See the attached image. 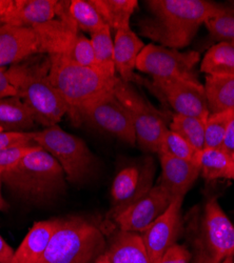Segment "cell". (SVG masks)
Wrapping results in <instances>:
<instances>
[{
	"label": "cell",
	"mask_w": 234,
	"mask_h": 263,
	"mask_svg": "<svg viewBox=\"0 0 234 263\" xmlns=\"http://www.w3.org/2000/svg\"><path fill=\"white\" fill-rule=\"evenodd\" d=\"M146 4L151 17L141 20L140 33L174 50L189 46L199 28L223 10L222 4L207 0H149Z\"/></svg>",
	"instance_id": "cell-1"
},
{
	"label": "cell",
	"mask_w": 234,
	"mask_h": 263,
	"mask_svg": "<svg viewBox=\"0 0 234 263\" xmlns=\"http://www.w3.org/2000/svg\"><path fill=\"white\" fill-rule=\"evenodd\" d=\"M8 77L34 114L36 123L49 127L58 124L69 108L50 78L49 56L29 59L8 68Z\"/></svg>",
	"instance_id": "cell-2"
},
{
	"label": "cell",
	"mask_w": 234,
	"mask_h": 263,
	"mask_svg": "<svg viewBox=\"0 0 234 263\" xmlns=\"http://www.w3.org/2000/svg\"><path fill=\"white\" fill-rule=\"evenodd\" d=\"M50 59V78L68 105V115L76 123L77 113L86 104L114 92L117 79L70 62L63 56Z\"/></svg>",
	"instance_id": "cell-3"
},
{
	"label": "cell",
	"mask_w": 234,
	"mask_h": 263,
	"mask_svg": "<svg viewBox=\"0 0 234 263\" xmlns=\"http://www.w3.org/2000/svg\"><path fill=\"white\" fill-rule=\"evenodd\" d=\"M65 172L42 148L33 151L14 167L3 173V181L16 195L28 200L49 199L65 189Z\"/></svg>",
	"instance_id": "cell-4"
},
{
	"label": "cell",
	"mask_w": 234,
	"mask_h": 263,
	"mask_svg": "<svg viewBox=\"0 0 234 263\" xmlns=\"http://www.w3.org/2000/svg\"><path fill=\"white\" fill-rule=\"evenodd\" d=\"M102 231L82 217L60 219V223L38 263H94L105 252Z\"/></svg>",
	"instance_id": "cell-5"
},
{
	"label": "cell",
	"mask_w": 234,
	"mask_h": 263,
	"mask_svg": "<svg viewBox=\"0 0 234 263\" xmlns=\"http://www.w3.org/2000/svg\"><path fill=\"white\" fill-rule=\"evenodd\" d=\"M33 141L58 161L70 182L83 181L92 173L94 157L86 142L58 124L34 130Z\"/></svg>",
	"instance_id": "cell-6"
},
{
	"label": "cell",
	"mask_w": 234,
	"mask_h": 263,
	"mask_svg": "<svg viewBox=\"0 0 234 263\" xmlns=\"http://www.w3.org/2000/svg\"><path fill=\"white\" fill-rule=\"evenodd\" d=\"M234 256V226L217 198L204 208L194 242L193 263H222Z\"/></svg>",
	"instance_id": "cell-7"
},
{
	"label": "cell",
	"mask_w": 234,
	"mask_h": 263,
	"mask_svg": "<svg viewBox=\"0 0 234 263\" xmlns=\"http://www.w3.org/2000/svg\"><path fill=\"white\" fill-rule=\"evenodd\" d=\"M114 95L131 116L139 146L147 152L157 153L161 138L168 129L166 114L149 102L131 83L118 77Z\"/></svg>",
	"instance_id": "cell-8"
},
{
	"label": "cell",
	"mask_w": 234,
	"mask_h": 263,
	"mask_svg": "<svg viewBox=\"0 0 234 263\" xmlns=\"http://www.w3.org/2000/svg\"><path fill=\"white\" fill-rule=\"evenodd\" d=\"M200 54L194 51L179 52L153 43L145 46L140 52L136 69L150 75L154 81L187 80L199 82L196 64Z\"/></svg>",
	"instance_id": "cell-9"
},
{
	"label": "cell",
	"mask_w": 234,
	"mask_h": 263,
	"mask_svg": "<svg viewBox=\"0 0 234 263\" xmlns=\"http://www.w3.org/2000/svg\"><path fill=\"white\" fill-rule=\"evenodd\" d=\"M79 121H86L130 145L136 143L131 116L116 98L114 92L82 106L77 113L76 123Z\"/></svg>",
	"instance_id": "cell-10"
},
{
	"label": "cell",
	"mask_w": 234,
	"mask_h": 263,
	"mask_svg": "<svg viewBox=\"0 0 234 263\" xmlns=\"http://www.w3.org/2000/svg\"><path fill=\"white\" fill-rule=\"evenodd\" d=\"M152 89L164 97L175 114L208 118L209 108L205 87L199 82L187 80H165L152 82Z\"/></svg>",
	"instance_id": "cell-11"
},
{
	"label": "cell",
	"mask_w": 234,
	"mask_h": 263,
	"mask_svg": "<svg viewBox=\"0 0 234 263\" xmlns=\"http://www.w3.org/2000/svg\"><path fill=\"white\" fill-rule=\"evenodd\" d=\"M37 54H47L44 36L38 27L0 24V68L11 67Z\"/></svg>",
	"instance_id": "cell-12"
},
{
	"label": "cell",
	"mask_w": 234,
	"mask_h": 263,
	"mask_svg": "<svg viewBox=\"0 0 234 263\" xmlns=\"http://www.w3.org/2000/svg\"><path fill=\"white\" fill-rule=\"evenodd\" d=\"M154 172L153 160L147 159L142 164L125 166L117 173L111 189L113 216L132 205L153 187Z\"/></svg>",
	"instance_id": "cell-13"
},
{
	"label": "cell",
	"mask_w": 234,
	"mask_h": 263,
	"mask_svg": "<svg viewBox=\"0 0 234 263\" xmlns=\"http://www.w3.org/2000/svg\"><path fill=\"white\" fill-rule=\"evenodd\" d=\"M172 198L160 183L114 216L119 231L142 234L168 209Z\"/></svg>",
	"instance_id": "cell-14"
},
{
	"label": "cell",
	"mask_w": 234,
	"mask_h": 263,
	"mask_svg": "<svg viewBox=\"0 0 234 263\" xmlns=\"http://www.w3.org/2000/svg\"><path fill=\"white\" fill-rule=\"evenodd\" d=\"M176 198L168 209L140 236L151 263H155L164 253L175 245L182 229V204Z\"/></svg>",
	"instance_id": "cell-15"
},
{
	"label": "cell",
	"mask_w": 234,
	"mask_h": 263,
	"mask_svg": "<svg viewBox=\"0 0 234 263\" xmlns=\"http://www.w3.org/2000/svg\"><path fill=\"white\" fill-rule=\"evenodd\" d=\"M161 165L160 184L168 192L172 200L184 199L201 175L197 163L177 159L167 155H159Z\"/></svg>",
	"instance_id": "cell-16"
},
{
	"label": "cell",
	"mask_w": 234,
	"mask_h": 263,
	"mask_svg": "<svg viewBox=\"0 0 234 263\" xmlns=\"http://www.w3.org/2000/svg\"><path fill=\"white\" fill-rule=\"evenodd\" d=\"M114 40V63L118 78L128 83H142V79L134 72L137 58L145 48L142 40L131 30L130 27L120 29L115 33Z\"/></svg>",
	"instance_id": "cell-17"
},
{
	"label": "cell",
	"mask_w": 234,
	"mask_h": 263,
	"mask_svg": "<svg viewBox=\"0 0 234 263\" xmlns=\"http://www.w3.org/2000/svg\"><path fill=\"white\" fill-rule=\"evenodd\" d=\"M57 5L58 0H13L0 24L26 28L45 25L55 19Z\"/></svg>",
	"instance_id": "cell-18"
},
{
	"label": "cell",
	"mask_w": 234,
	"mask_h": 263,
	"mask_svg": "<svg viewBox=\"0 0 234 263\" xmlns=\"http://www.w3.org/2000/svg\"><path fill=\"white\" fill-rule=\"evenodd\" d=\"M59 223L60 218L36 222L16 250L12 263H38Z\"/></svg>",
	"instance_id": "cell-19"
},
{
	"label": "cell",
	"mask_w": 234,
	"mask_h": 263,
	"mask_svg": "<svg viewBox=\"0 0 234 263\" xmlns=\"http://www.w3.org/2000/svg\"><path fill=\"white\" fill-rule=\"evenodd\" d=\"M110 263H151L137 233L119 231L105 250Z\"/></svg>",
	"instance_id": "cell-20"
},
{
	"label": "cell",
	"mask_w": 234,
	"mask_h": 263,
	"mask_svg": "<svg viewBox=\"0 0 234 263\" xmlns=\"http://www.w3.org/2000/svg\"><path fill=\"white\" fill-rule=\"evenodd\" d=\"M36 124L31 108L19 97L0 99V126L7 132H32Z\"/></svg>",
	"instance_id": "cell-21"
},
{
	"label": "cell",
	"mask_w": 234,
	"mask_h": 263,
	"mask_svg": "<svg viewBox=\"0 0 234 263\" xmlns=\"http://www.w3.org/2000/svg\"><path fill=\"white\" fill-rule=\"evenodd\" d=\"M204 87L210 114L234 111V76L206 75Z\"/></svg>",
	"instance_id": "cell-22"
},
{
	"label": "cell",
	"mask_w": 234,
	"mask_h": 263,
	"mask_svg": "<svg viewBox=\"0 0 234 263\" xmlns=\"http://www.w3.org/2000/svg\"><path fill=\"white\" fill-rule=\"evenodd\" d=\"M110 30L130 27V20L138 7L137 0H91Z\"/></svg>",
	"instance_id": "cell-23"
},
{
	"label": "cell",
	"mask_w": 234,
	"mask_h": 263,
	"mask_svg": "<svg viewBox=\"0 0 234 263\" xmlns=\"http://www.w3.org/2000/svg\"><path fill=\"white\" fill-rule=\"evenodd\" d=\"M197 163L206 180L230 179L234 160L232 154L222 147H205L200 152Z\"/></svg>",
	"instance_id": "cell-24"
},
{
	"label": "cell",
	"mask_w": 234,
	"mask_h": 263,
	"mask_svg": "<svg viewBox=\"0 0 234 263\" xmlns=\"http://www.w3.org/2000/svg\"><path fill=\"white\" fill-rule=\"evenodd\" d=\"M201 71L211 76H234V42H218L205 54Z\"/></svg>",
	"instance_id": "cell-25"
},
{
	"label": "cell",
	"mask_w": 234,
	"mask_h": 263,
	"mask_svg": "<svg viewBox=\"0 0 234 263\" xmlns=\"http://www.w3.org/2000/svg\"><path fill=\"white\" fill-rule=\"evenodd\" d=\"M94 51L95 69L110 77H116L114 63V40L108 26L101 28L91 35Z\"/></svg>",
	"instance_id": "cell-26"
},
{
	"label": "cell",
	"mask_w": 234,
	"mask_h": 263,
	"mask_svg": "<svg viewBox=\"0 0 234 263\" xmlns=\"http://www.w3.org/2000/svg\"><path fill=\"white\" fill-rule=\"evenodd\" d=\"M207 118L174 114L169 129L175 132L197 151L205 147V127Z\"/></svg>",
	"instance_id": "cell-27"
},
{
	"label": "cell",
	"mask_w": 234,
	"mask_h": 263,
	"mask_svg": "<svg viewBox=\"0 0 234 263\" xmlns=\"http://www.w3.org/2000/svg\"><path fill=\"white\" fill-rule=\"evenodd\" d=\"M69 11L77 29L90 35L107 26L91 0H71Z\"/></svg>",
	"instance_id": "cell-28"
},
{
	"label": "cell",
	"mask_w": 234,
	"mask_h": 263,
	"mask_svg": "<svg viewBox=\"0 0 234 263\" xmlns=\"http://www.w3.org/2000/svg\"><path fill=\"white\" fill-rule=\"evenodd\" d=\"M200 152L175 132L168 128L161 138L157 154L197 163Z\"/></svg>",
	"instance_id": "cell-29"
},
{
	"label": "cell",
	"mask_w": 234,
	"mask_h": 263,
	"mask_svg": "<svg viewBox=\"0 0 234 263\" xmlns=\"http://www.w3.org/2000/svg\"><path fill=\"white\" fill-rule=\"evenodd\" d=\"M210 35L219 42H234V3L223 5L222 12L205 23Z\"/></svg>",
	"instance_id": "cell-30"
},
{
	"label": "cell",
	"mask_w": 234,
	"mask_h": 263,
	"mask_svg": "<svg viewBox=\"0 0 234 263\" xmlns=\"http://www.w3.org/2000/svg\"><path fill=\"white\" fill-rule=\"evenodd\" d=\"M233 115L234 111L209 114L205 127V147H222L228 125Z\"/></svg>",
	"instance_id": "cell-31"
},
{
	"label": "cell",
	"mask_w": 234,
	"mask_h": 263,
	"mask_svg": "<svg viewBox=\"0 0 234 263\" xmlns=\"http://www.w3.org/2000/svg\"><path fill=\"white\" fill-rule=\"evenodd\" d=\"M63 57L80 67L95 69V58L91 39L83 35L78 34L76 36L68 54Z\"/></svg>",
	"instance_id": "cell-32"
},
{
	"label": "cell",
	"mask_w": 234,
	"mask_h": 263,
	"mask_svg": "<svg viewBox=\"0 0 234 263\" xmlns=\"http://www.w3.org/2000/svg\"><path fill=\"white\" fill-rule=\"evenodd\" d=\"M41 148L35 142L26 144V145H19L13 146L9 148L0 149V172L4 173L12 167H14L21 159H23L29 153Z\"/></svg>",
	"instance_id": "cell-33"
},
{
	"label": "cell",
	"mask_w": 234,
	"mask_h": 263,
	"mask_svg": "<svg viewBox=\"0 0 234 263\" xmlns=\"http://www.w3.org/2000/svg\"><path fill=\"white\" fill-rule=\"evenodd\" d=\"M33 132H0V149L33 143Z\"/></svg>",
	"instance_id": "cell-34"
},
{
	"label": "cell",
	"mask_w": 234,
	"mask_h": 263,
	"mask_svg": "<svg viewBox=\"0 0 234 263\" xmlns=\"http://www.w3.org/2000/svg\"><path fill=\"white\" fill-rule=\"evenodd\" d=\"M191 255L188 250L175 243L169 248L155 263H189Z\"/></svg>",
	"instance_id": "cell-35"
},
{
	"label": "cell",
	"mask_w": 234,
	"mask_h": 263,
	"mask_svg": "<svg viewBox=\"0 0 234 263\" xmlns=\"http://www.w3.org/2000/svg\"><path fill=\"white\" fill-rule=\"evenodd\" d=\"M18 97V92L8 77V68H0V99Z\"/></svg>",
	"instance_id": "cell-36"
},
{
	"label": "cell",
	"mask_w": 234,
	"mask_h": 263,
	"mask_svg": "<svg viewBox=\"0 0 234 263\" xmlns=\"http://www.w3.org/2000/svg\"><path fill=\"white\" fill-rule=\"evenodd\" d=\"M222 148L230 153V154H233L234 153V115L228 125Z\"/></svg>",
	"instance_id": "cell-37"
},
{
	"label": "cell",
	"mask_w": 234,
	"mask_h": 263,
	"mask_svg": "<svg viewBox=\"0 0 234 263\" xmlns=\"http://www.w3.org/2000/svg\"><path fill=\"white\" fill-rule=\"evenodd\" d=\"M15 251L0 236V263H12Z\"/></svg>",
	"instance_id": "cell-38"
},
{
	"label": "cell",
	"mask_w": 234,
	"mask_h": 263,
	"mask_svg": "<svg viewBox=\"0 0 234 263\" xmlns=\"http://www.w3.org/2000/svg\"><path fill=\"white\" fill-rule=\"evenodd\" d=\"M12 4L13 0H0V21H2L4 16L8 13Z\"/></svg>",
	"instance_id": "cell-39"
},
{
	"label": "cell",
	"mask_w": 234,
	"mask_h": 263,
	"mask_svg": "<svg viewBox=\"0 0 234 263\" xmlns=\"http://www.w3.org/2000/svg\"><path fill=\"white\" fill-rule=\"evenodd\" d=\"M2 181H3V173L0 172V211L7 208V203L5 202V200L3 198V195H2Z\"/></svg>",
	"instance_id": "cell-40"
},
{
	"label": "cell",
	"mask_w": 234,
	"mask_h": 263,
	"mask_svg": "<svg viewBox=\"0 0 234 263\" xmlns=\"http://www.w3.org/2000/svg\"><path fill=\"white\" fill-rule=\"evenodd\" d=\"M94 263H110V261H109V258H108V255H107V253H103V254H101L97 259H96V261L94 262Z\"/></svg>",
	"instance_id": "cell-41"
},
{
	"label": "cell",
	"mask_w": 234,
	"mask_h": 263,
	"mask_svg": "<svg viewBox=\"0 0 234 263\" xmlns=\"http://www.w3.org/2000/svg\"><path fill=\"white\" fill-rule=\"evenodd\" d=\"M222 263H234V256L232 257H228L227 259H225Z\"/></svg>",
	"instance_id": "cell-42"
},
{
	"label": "cell",
	"mask_w": 234,
	"mask_h": 263,
	"mask_svg": "<svg viewBox=\"0 0 234 263\" xmlns=\"http://www.w3.org/2000/svg\"><path fill=\"white\" fill-rule=\"evenodd\" d=\"M230 179L234 180V164H233V168H232V172H231V175H230Z\"/></svg>",
	"instance_id": "cell-43"
},
{
	"label": "cell",
	"mask_w": 234,
	"mask_h": 263,
	"mask_svg": "<svg viewBox=\"0 0 234 263\" xmlns=\"http://www.w3.org/2000/svg\"><path fill=\"white\" fill-rule=\"evenodd\" d=\"M0 132H5V129L2 126H0Z\"/></svg>",
	"instance_id": "cell-44"
},
{
	"label": "cell",
	"mask_w": 234,
	"mask_h": 263,
	"mask_svg": "<svg viewBox=\"0 0 234 263\" xmlns=\"http://www.w3.org/2000/svg\"><path fill=\"white\" fill-rule=\"evenodd\" d=\"M232 158L234 159V153H233V154H232Z\"/></svg>",
	"instance_id": "cell-45"
}]
</instances>
